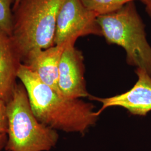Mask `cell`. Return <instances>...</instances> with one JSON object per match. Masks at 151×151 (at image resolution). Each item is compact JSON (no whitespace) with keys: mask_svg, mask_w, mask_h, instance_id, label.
<instances>
[{"mask_svg":"<svg viewBox=\"0 0 151 151\" xmlns=\"http://www.w3.org/2000/svg\"><path fill=\"white\" fill-rule=\"evenodd\" d=\"M27 92L33 113L39 122L54 130L83 133L99 118L94 106L80 99H69L45 85L26 65L17 74Z\"/></svg>","mask_w":151,"mask_h":151,"instance_id":"obj_1","label":"cell"},{"mask_svg":"<svg viewBox=\"0 0 151 151\" xmlns=\"http://www.w3.org/2000/svg\"><path fill=\"white\" fill-rule=\"evenodd\" d=\"M65 0H20L12 9L11 38L22 63L33 52L54 45L57 17Z\"/></svg>","mask_w":151,"mask_h":151,"instance_id":"obj_2","label":"cell"},{"mask_svg":"<svg viewBox=\"0 0 151 151\" xmlns=\"http://www.w3.org/2000/svg\"><path fill=\"white\" fill-rule=\"evenodd\" d=\"M97 20L106 42L125 50L127 64L146 70L151 76V46L147 39L146 25L134 2L99 16Z\"/></svg>","mask_w":151,"mask_h":151,"instance_id":"obj_3","label":"cell"},{"mask_svg":"<svg viewBox=\"0 0 151 151\" xmlns=\"http://www.w3.org/2000/svg\"><path fill=\"white\" fill-rule=\"evenodd\" d=\"M7 106V151H49L56 145L59 138L57 130L43 124L35 117L22 83L16 84Z\"/></svg>","mask_w":151,"mask_h":151,"instance_id":"obj_4","label":"cell"},{"mask_svg":"<svg viewBox=\"0 0 151 151\" xmlns=\"http://www.w3.org/2000/svg\"><path fill=\"white\" fill-rule=\"evenodd\" d=\"M97 15L90 11L81 0H65L57 17L54 45H60L88 35L103 37Z\"/></svg>","mask_w":151,"mask_h":151,"instance_id":"obj_5","label":"cell"},{"mask_svg":"<svg viewBox=\"0 0 151 151\" xmlns=\"http://www.w3.org/2000/svg\"><path fill=\"white\" fill-rule=\"evenodd\" d=\"M75 43L67 42L62 55L58 82L59 91L69 99L90 97L85 79L84 57L81 50L75 47Z\"/></svg>","mask_w":151,"mask_h":151,"instance_id":"obj_6","label":"cell"},{"mask_svg":"<svg viewBox=\"0 0 151 151\" xmlns=\"http://www.w3.org/2000/svg\"><path fill=\"white\" fill-rule=\"evenodd\" d=\"M137 81L130 90L124 93L105 98L91 96V99L101 103L102 106L96 112L97 115L110 107H120L130 113L146 116L151 111V76L146 70L136 68Z\"/></svg>","mask_w":151,"mask_h":151,"instance_id":"obj_7","label":"cell"},{"mask_svg":"<svg viewBox=\"0 0 151 151\" xmlns=\"http://www.w3.org/2000/svg\"><path fill=\"white\" fill-rule=\"evenodd\" d=\"M67 43L33 52L22 63L34 72L44 83L59 92V66Z\"/></svg>","mask_w":151,"mask_h":151,"instance_id":"obj_8","label":"cell"},{"mask_svg":"<svg viewBox=\"0 0 151 151\" xmlns=\"http://www.w3.org/2000/svg\"><path fill=\"white\" fill-rule=\"evenodd\" d=\"M22 63L11 37L0 32V98L6 103L12 97Z\"/></svg>","mask_w":151,"mask_h":151,"instance_id":"obj_9","label":"cell"},{"mask_svg":"<svg viewBox=\"0 0 151 151\" xmlns=\"http://www.w3.org/2000/svg\"><path fill=\"white\" fill-rule=\"evenodd\" d=\"M82 3L97 16L104 15L118 10L127 4L136 0H81ZM145 6L151 0H138Z\"/></svg>","mask_w":151,"mask_h":151,"instance_id":"obj_10","label":"cell"},{"mask_svg":"<svg viewBox=\"0 0 151 151\" xmlns=\"http://www.w3.org/2000/svg\"><path fill=\"white\" fill-rule=\"evenodd\" d=\"M14 0H0V32L11 36Z\"/></svg>","mask_w":151,"mask_h":151,"instance_id":"obj_11","label":"cell"},{"mask_svg":"<svg viewBox=\"0 0 151 151\" xmlns=\"http://www.w3.org/2000/svg\"><path fill=\"white\" fill-rule=\"evenodd\" d=\"M9 118L7 103L0 98V134H6L8 130Z\"/></svg>","mask_w":151,"mask_h":151,"instance_id":"obj_12","label":"cell"},{"mask_svg":"<svg viewBox=\"0 0 151 151\" xmlns=\"http://www.w3.org/2000/svg\"><path fill=\"white\" fill-rule=\"evenodd\" d=\"M7 137L6 134H0V151L5 148Z\"/></svg>","mask_w":151,"mask_h":151,"instance_id":"obj_13","label":"cell"},{"mask_svg":"<svg viewBox=\"0 0 151 151\" xmlns=\"http://www.w3.org/2000/svg\"><path fill=\"white\" fill-rule=\"evenodd\" d=\"M146 11L148 15L151 17V1L146 6Z\"/></svg>","mask_w":151,"mask_h":151,"instance_id":"obj_14","label":"cell"},{"mask_svg":"<svg viewBox=\"0 0 151 151\" xmlns=\"http://www.w3.org/2000/svg\"><path fill=\"white\" fill-rule=\"evenodd\" d=\"M20 1V0H14V5H13V6H12V9L15 7L17 5V4H19Z\"/></svg>","mask_w":151,"mask_h":151,"instance_id":"obj_15","label":"cell"}]
</instances>
